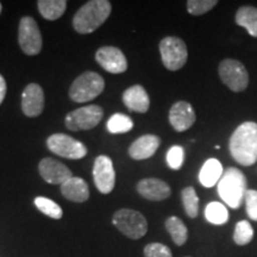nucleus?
Instances as JSON below:
<instances>
[{
	"label": "nucleus",
	"mask_w": 257,
	"mask_h": 257,
	"mask_svg": "<svg viewBox=\"0 0 257 257\" xmlns=\"http://www.w3.org/2000/svg\"><path fill=\"white\" fill-rule=\"evenodd\" d=\"M229 149L231 156L240 166L250 167L257 161V123L245 121L231 135Z\"/></svg>",
	"instance_id": "f257e3e1"
},
{
	"label": "nucleus",
	"mask_w": 257,
	"mask_h": 257,
	"mask_svg": "<svg viewBox=\"0 0 257 257\" xmlns=\"http://www.w3.org/2000/svg\"><path fill=\"white\" fill-rule=\"evenodd\" d=\"M112 5L107 0H91L78 10L73 18V28L78 34H92L105 23L111 15Z\"/></svg>",
	"instance_id": "f03ea898"
},
{
	"label": "nucleus",
	"mask_w": 257,
	"mask_h": 257,
	"mask_svg": "<svg viewBox=\"0 0 257 257\" xmlns=\"http://www.w3.org/2000/svg\"><path fill=\"white\" fill-rule=\"evenodd\" d=\"M246 193V179L239 169L227 168L218 182V194L233 210L243 204Z\"/></svg>",
	"instance_id": "7ed1b4c3"
},
{
	"label": "nucleus",
	"mask_w": 257,
	"mask_h": 257,
	"mask_svg": "<svg viewBox=\"0 0 257 257\" xmlns=\"http://www.w3.org/2000/svg\"><path fill=\"white\" fill-rule=\"evenodd\" d=\"M105 81L95 72H85L74 80L69 88V98L74 102H87L104 91Z\"/></svg>",
	"instance_id": "20e7f679"
},
{
	"label": "nucleus",
	"mask_w": 257,
	"mask_h": 257,
	"mask_svg": "<svg viewBox=\"0 0 257 257\" xmlns=\"http://www.w3.org/2000/svg\"><path fill=\"white\" fill-rule=\"evenodd\" d=\"M112 223L124 236L130 239H140L148 232V221L140 212L121 208L113 214Z\"/></svg>",
	"instance_id": "39448f33"
},
{
	"label": "nucleus",
	"mask_w": 257,
	"mask_h": 257,
	"mask_svg": "<svg viewBox=\"0 0 257 257\" xmlns=\"http://www.w3.org/2000/svg\"><path fill=\"white\" fill-rule=\"evenodd\" d=\"M160 53L163 66L170 72L181 69L187 62V46L181 38L168 36L160 42Z\"/></svg>",
	"instance_id": "423d86ee"
},
{
	"label": "nucleus",
	"mask_w": 257,
	"mask_h": 257,
	"mask_svg": "<svg viewBox=\"0 0 257 257\" xmlns=\"http://www.w3.org/2000/svg\"><path fill=\"white\" fill-rule=\"evenodd\" d=\"M218 73L221 81L232 92L245 91L249 86V73L238 60L225 59L220 62Z\"/></svg>",
	"instance_id": "0eeeda50"
},
{
	"label": "nucleus",
	"mask_w": 257,
	"mask_h": 257,
	"mask_svg": "<svg viewBox=\"0 0 257 257\" xmlns=\"http://www.w3.org/2000/svg\"><path fill=\"white\" fill-rule=\"evenodd\" d=\"M47 147L51 153L64 159L80 160L87 155L85 144L64 134H54L48 137Z\"/></svg>",
	"instance_id": "6e6552de"
},
{
	"label": "nucleus",
	"mask_w": 257,
	"mask_h": 257,
	"mask_svg": "<svg viewBox=\"0 0 257 257\" xmlns=\"http://www.w3.org/2000/svg\"><path fill=\"white\" fill-rule=\"evenodd\" d=\"M18 43L23 53L29 56L38 55L41 53L43 46L41 30L32 17L27 16L19 22Z\"/></svg>",
	"instance_id": "1a4fd4ad"
},
{
	"label": "nucleus",
	"mask_w": 257,
	"mask_h": 257,
	"mask_svg": "<svg viewBox=\"0 0 257 257\" xmlns=\"http://www.w3.org/2000/svg\"><path fill=\"white\" fill-rule=\"evenodd\" d=\"M102 108L98 105H88L76 108L66 115L64 124L70 131L89 130L95 127L102 119Z\"/></svg>",
	"instance_id": "9d476101"
},
{
	"label": "nucleus",
	"mask_w": 257,
	"mask_h": 257,
	"mask_svg": "<svg viewBox=\"0 0 257 257\" xmlns=\"http://www.w3.org/2000/svg\"><path fill=\"white\" fill-rule=\"evenodd\" d=\"M93 180L96 189L102 194H108L113 191L115 172L111 157L106 155L96 157L93 165Z\"/></svg>",
	"instance_id": "9b49d317"
},
{
	"label": "nucleus",
	"mask_w": 257,
	"mask_h": 257,
	"mask_svg": "<svg viewBox=\"0 0 257 257\" xmlns=\"http://www.w3.org/2000/svg\"><path fill=\"white\" fill-rule=\"evenodd\" d=\"M95 60L101 68L111 74H121L127 69L126 57L123 51L115 47H101L96 50Z\"/></svg>",
	"instance_id": "f8f14e48"
},
{
	"label": "nucleus",
	"mask_w": 257,
	"mask_h": 257,
	"mask_svg": "<svg viewBox=\"0 0 257 257\" xmlns=\"http://www.w3.org/2000/svg\"><path fill=\"white\" fill-rule=\"evenodd\" d=\"M38 172L44 181L51 185H62L67 180L73 178L70 169L60 161L44 157L38 165Z\"/></svg>",
	"instance_id": "ddd939ff"
},
{
	"label": "nucleus",
	"mask_w": 257,
	"mask_h": 257,
	"mask_svg": "<svg viewBox=\"0 0 257 257\" xmlns=\"http://www.w3.org/2000/svg\"><path fill=\"white\" fill-rule=\"evenodd\" d=\"M197 115L187 101H178L169 110V123L178 133H184L195 123Z\"/></svg>",
	"instance_id": "4468645a"
},
{
	"label": "nucleus",
	"mask_w": 257,
	"mask_h": 257,
	"mask_svg": "<svg viewBox=\"0 0 257 257\" xmlns=\"http://www.w3.org/2000/svg\"><path fill=\"white\" fill-rule=\"evenodd\" d=\"M44 108V92L40 85L30 83L22 94V111L27 117H38Z\"/></svg>",
	"instance_id": "2eb2a0df"
},
{
	"label": "nucleus",
	"mask_w": 257,
	"mask_h": 257,
	"mask_svg": "<svg viewBox=\"0 0 257 257\" xmlns=\"http://www.w3.org/2000/svg\"><path fill=\"white\" fill-rule=\"evenodd\" d=\"M137 192L150 201H162L170 197V186L161 179L147 178L137 184Z\"/></svg>",
	"instance_id": "dca6fc26"
},
{
	"label": "nucleus",
	"mask_w": 257,
	"mask_h": 257,
	"mask_svg": "<svg viewBox=\"0 0 257 257\" xmlns=\"http://www.w3.org/2000/svg\"><path fill=\"white\" fill-rule=\"evenodd\" d=\"M161 140L156 135H144L138 137L128 148V155L131 159L141 161L152 157L157 152Z\"/></svg>",
	"instance_id": "f3484780"
},
{
	"label": "nucleus",
	"mask_w": 257,
	"mask_h": 257,
	"mask_svg": "<svg viewBox=\"0 0 257 257\" xmlns=\"http://www.w3.org/2000/svg\"><path fill=\"white\" fill-rule=\"evenodd\" d=\"M123 102L130 111L146 113L150 107V99L146 88L141 85H134L123 93Z\"/></svg>",
	"instance_id": "a211bd4d"
},
{
	"label": "nucleus",
	"mask_w": 257,
	"mask_h": 257,
	"mask_svg": "<svg viewBox=\"0 0 257 257\" xmlns=\"http://www.w3.org/2000/svg\"><path fill=\"white\" fill-rule=\"evenodd\" d=\"M61 193L67 200L73 202H85L89 198V187L85 180L73 176L61 185Z\"/></svg>",
	"instance_id": "6ab92c4d"
},
{
	"label": "nucleus",
	"mask_w": 257,
	"mask_h": 257,
	"mask_svg": "<svg viewBox=\"0 0 257 257\" xmlns=\"http://www.w3.org/2000/svg\"><path fill=\"white\" fill-rule=\"evenodd\" d=\"M223 174V166H221L219 161L216 159H210L201 167L200 173H199V181L204 187L211 188L219 182Z\"/></svg>",
	"instance_id": "aec40b11"
},
{
	"label": "nucleus",
	"mask_w": 257,
	"mask_h": 257,
	"mask_svg": "<svg viewBox=\"0 0 257 257\" xmlns=\"http://www.w3.org/2000/svg\"><path fill=\"white\" fill-rule=\"evenodd\" d=\"M234 21L237 25L245 29L250 36L257 38V8L242 6L237 10Z\"/></svg>",
	"instance_id": "412c9836"
},
{
	"label": "nucleus",
	"mask_w": 257,
	"mask_h": 257,
	"mask_svg": "<svg viewBox=\"0 0 257 257\" xmlns=\"http://www.w3.org/2000/svg\"><path fill=\"white\" fill-rule=\"evenodd\" d=\"M37 8L41 16L48 21H56L67 9L66 0H38Z\"/></svg>",
	"instance_id": "4be33fe9"
},
{
	"label": "nucleus",
	"mask_w": 257,
	"mask_h": 257,
	"mask_svg": "<svg viewBox=\"0 0 257 257\" xmlns=\"http://www.w3.org/2000/svg\"><path fill=\"white\" fill-rule=\"evenodd\" d=\"M166 229L176 245L181 246L188 239V229L180 218L173 216L166 220Z\"/></svg>",
	"instance_id": "5701e85b"
},
{
	"label": "nucleus",
	"mask_w": 257,
	"mask_h": 257,
	"mask_svg": "<svg viewBox=\"0 0 257 257\" xmlns=\"http://www.w3.org/2000/svg\"><path fill=\"white\" fill-rule=\"evenodd\" d=\"M205 218L213 225H223L229 221V211L221 202H210L205 208Z\"/></svg>",
	"instance_id": "b1692460"
},
{
	"label": "nucleus",
	"mask_w": 257,
	"mask_h": 257,
	"mask_svg": "<svg viewBox=\"0 0 257 257\" xmlns=\"http://www.w3.org/2000/svg\"><path fill=\"white\" fill-rule=\"evenodd\" d=\"M134 121L130 117L123 113H114L107 120V130L111 134H126L133 130Z\"/></svg>",
	"instance_id": "393cba45"
},
{
	"label": "nucleus",
	"mask_w": 257,
	"mask_h": 257,
	"mask_svg": "<svg viewBox=\"0 0 257 257\" xmlns=\"http://www.w3.org/2000/svg\"><path fill=\"white\" fill-rule=\"evenodd\" d=\"M181 199L186 214L189 218H197L199 213V198L195 189L193 187H186L182 189Z\"/></svg>",
	"instance_id": "a878e982"
},
{
	"label": "nucleus",
	"mask_w": 257,
	"mask_h": 257,
	"mask_svg": "<svg viewBox=\"0 0 257 257\" xmlns=\"http://www.w3.org/2000/svg\"><path fill=\"white\" fill-rule=\"evenodd\" d=\"M35 205L42 213L53 218V219H61L63 216V211L60 207V205H57L55 201H53L49 198L37 197L35 199Z\"/></svg>",
	"instance_id": "bb28decb"
},
{
	"label": "nucleus",
	"mask_w": 257,
	"mask_h": 257,
	"mask_svg": "<svg viewBox=\"0 0 257 257\" xmlns=\"http://www.w3.org/2000/svg\"><path fill=\"white\" fill-rule=\"evenodd\" d=\"M253 238V229L251 224L246 220H242L236 224L233 233V240L237 245H246Z\"/></svg>",
	"instance_id": "cd10ccee"
},
{
	"label": "nucleus",
	"mask_w": 257,
	"mask_h": 257,
	"mask_svg": "<svg viewBox=\"0 0 257 257\" xmlns=\"http://www.w3.org/2000/svg\"><path fill=\"white\" fill-rule=\"evenodd\" d=\"M217 4V0H188L187 11L193 16H201L211 11Z\"/></svg>",
	"instance_id": "c85d7f7f"
},
{
	"label": "nucleus",
	"mask_w": 257,
	"mask_h": 257,
	"mask_svg": "<svg viewBox=\"0 0 257 257\" xmlns=\"http://www.w3.org/2000/svg\"><path fill=\"white\" fill-rule=\"evenodd\" d=\"M185 160L184 148L180 146L172 147L167 153V163L172 169L179 170L182 167Z\"/></svg>",
	"instance_id": "c756f323"
},
{
	"label": "nucleus",
	"mask_w": 257,
	"mask_h": 257,
	"mask_svg": "<svg viewBox=\"0 0 257 257\" xmlns=\"http://www.w3.org/2000/svg\"><path fill=\"white\" fill-rule=\"evenodd\" d=\"M144 257H173L172 250L162 243H150L144 248Z\"/></svg>",
	"instance_id": "7c9ffc66"
},
{
	"label": "nucleus",
	"mask_w": 257,
	"mask_h": 257,
	"mask_svg": "<svg viewBox=\"0 0 257 257\" xmlns=\"http://www.w3.org/2000/svg\"><path fill=\"white\" fill-rule=\"evenodd\" d=\"M244 202H245V210L250 219L257 221V191L246 189Z\"/></svg>",
	"instance_id": "2f4dec72"
},
{
	"label": "nucleus",
	"mask_w": 257,
	"mask_h": 257,
	"mask_svg": "<svg viewBox=\"0 0 257 257\" xmlns=\"http://www.w3.org/2000/svg\"><path fill=\"white\" fill-rule=\"evenodd\" d=\"M6 89H8V86H6V81H5L4 76L0 74V104H2L3 100L5 99Z\"/></svg>",
	"instance_id": "473e14b6"
},
{
	"label": "nucleus",
	"mask_w": 257,
	"mask_h": 257,
	"mask_svg": "<svg viewBox=\"0 0 257 257\" xmlns=\"http://www.w3.org/2000/svg\"><path fill=\"white\" fill-rule=\"evenodd\" d=\"M2 10H3V6H2V3H0V14H2Z\"/></svg>",
	"instance_id": "72a5a7b5"
}]
</instances>
